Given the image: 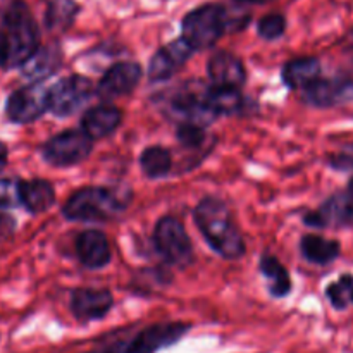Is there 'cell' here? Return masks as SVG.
Returning <instances> with one entry per match:
<instances>
[{"mask_svg": "<svg viewBox=\"0 0 353 353\" xmlns=\"http://www.w3.org/2000/svg\"><path fill=\"white\" fill-rule=\"evenodd\" d=\"M303 223L314 230H341L353 226V192L350 188L340 190L333 193L323 205L316 210H310L303 217Z\"/></svg>", "mask_w": 353, "mask_h": 353, "instance_id": "cell-11", "label": "cell"}, {"mask_svg": "<svg viewBox=\"0 0 353 353\" xmlns=\"http://www.w3.org/2000/svg\"><path fill=\"white\" fill-rule=\"evenodd\" d=\"M190 330L186 323H161L148 326L130 340L107 347L99 353H157L162 348L178 343Z\"/></svg>", "mask_w": 353, "mask_h": 353, "instance_id": "cell-5", "label": "cell"}, {"mask_svg": "<svg viewBox=\"0 0 353 353\" xmlns=\"http://www.w3.org/2000/svg\"><path fill=\"white\" fill-rule=\"evenodd\" d=\"M128 200L116 190L103 186H85L69 195L62 205V214L68 221L81 223H107L117 219L126 210Z\"/></svg>", "mask_w": 353, "mask_h": 353, "instance_id": "cell-3", "label": "cell"}, {"mask_svg": "<svg viewBox=\"0 0 353 353\" xmlns=\"http://www.w3.org/2000/svg\"><path fill=\"white\" fill-rule=\"evenodd\" d=\"M6 61H7V47H6V37H3V31L0 28V68L6 69Z\"/></svg>", "mask_w": 353, "mask_h": 353, "instance_id": "cell-33", "label": "cell"}, {"mask_svg": "<svg viewBox=\"0 0 353 353\" xmlns=\"http://www.w3.org/2000/svg\"><path fill=\"white\" fill-rule=\"evenodd\" d=\"M62 64V50L59 45L50 43L38 48L23 65L21 74L31 83H40L59 71Z\"/></svg>", "mask_w": 353, "mask_h": 353, "instance_id": "cell-19", "label": "cell"}, {"mask_svg": "<svg viewBox=\"0 0 353 353\" xmlns=\"http://www.w3.org/2000/svg\"><path fill=\"white\" fill-rule=\"evenodd\" d=\"M327 165L338 172H353V143L345 145L327 157Z\"/></svg>", "mask_w": 353, "mask_h": 353, "instance_id": "cell-32", "label": "cell"}, {"mask_svg": "<svg viewBox=\"0 0 353 353\" xmlns=\"http://www.w3.org/2000/svg\"><path fill=\"white\" fill-rule=\"evenodd\" d=\"M123 112L110 103L92 107L81 117V130L93 140H102L119 130Z\"/></svg>", "mask_w": 353, "mask_h": 353, "instance_id": "cell-18", "label": "cell"}, {"mask_svg": "<svg viewBox=\"0 0 353 353\" xmlns=\"http://www.w3.org/2000/svg\"><path fill=\"white\" fill-rule=\"evenodd\" d=\"M238 2H247V3H255V2H268V0H238Z\"/></svg>", "mask_w": 353, "mask_h": 353, "instance_id": "cell-37", "label": "cell"}, {"mask_svg": "<svg viewBox=\"0 0 353 353\" xmlns=\"http://www.w3.org/2000/svg\"><path fill=\"white\" fill-rule=\"evenodd\" d=\"M303 102L319 109L347 105L353 102V78H319L302 90Z\"/></svg>", "mask_w": 353, "mask_h": 353, "instance_id": "cell-12", "label": "cell"}, {"mask_svg": "<svg viewBox=\"0 0 353 353\" xmlns=\"http://www.w3.org/2000/svg\"><path fill=\"white\" fill-rule=\"evenodd\" d=\"M95 95V86L86 76L71 74L48 88V112L68 117L78 112Z\"/></svg>", "mask_w": 353, "mask_h": 353, "instance_id": "cell-8", "label": "cell"}, {"mask_svg": "<svg viewBox=\"0 0 353 353\" xmlns=\"http://www.w3.org/2000/svg\"><path fill=\"white\" fill-rule=\"evenodd\" d=\"M154 245L168 264L186 268L193 262L192 240L178 217L164 216L159 219L154 230Z\"/></svg>", "mask_w": 353, "mask_h": 353, "instance_id": "cell-6", "label": "cell"}, {"mask_svg": "<svg viewBox=\"0 0 353 353\" xmlns=\"http://www.w3.org/2000/svg\"><path fill=\"white\" fill-rule=\"evenodd\" d=\"M21 205L30 214H43L55 203V190L47 179H19Z\"/></svg>", "mask_w": 353, "mask_h": 353, "instance_id": "cell-20", "label": "cell"}, {"mask_svg": "<svg viewBox=\"0 0 353 353\" xmlns=\"http://www.w3.org/2000/svg\"><path fill=\"white\" fill-rule=\"evenodd\" d=\"M71 312L79 323L100 321L112 310L114 296L105 288H76L71 293Z\"/></svg>", "mask_w": 353, "mask_h": 353, "instance_id": "cell-15", "label": "cell"}, {"mask_svg": "<svg viewBox=\"0 0 353 353\" xmlns=\"http://www.w3.org/2000/svg\"><path fill=\"white\" fill-rule=\"evenodd\" d=\"M326 299L334 310H347L353 305V274L345 272L326 288Z\"/></svg>", "mask_w": 353, "mask_h": 353, "instance_id": "cell-27", "label": "cell"}, {"mask_svg": "<svg viewBox=\"0 0 353 353\" xmlns=\"http://www.w3.org/2000/svg\"><path fill=\"white\" fill-rule=\"evenodd\" d=\"M140 168L150 179L165 178L172 171V155L162 145L147 147L140 155Z\"/></svg>", "mask_w": 353, "mask_h": 353, "instance_id": "cell-25", "label": "cell"}, {"mask_svg": "<svg viewBox=\"0 0 353 353\" xmlns=\"http://www.w3.org/2000/svg\"><path fill=\"white\" fill-rule=\"evenodd\" d=\"M14 230V221L9 216L0 214V238H2L3 231H12Z\"/></svg>", "mask_w": 353, "mask_h": 353, "instance_id": "cell-34", "label": "cell"}, {"mask_svg": "<svg viewBox=\"0 0 353 353\" xmlns=\"http://www.w3.org/2000/svg\"><path fill=\"white\" fill-rule=\"evenodd\" d=\"M93 138L83 130H68L48 138L41 147V157L54 168H71L81 164L93 150Z\"/></svg>", "mask_w": 353, "mask_h": 353, "instance_id": "cell-7", "label": "cell"}, {"mask_svg": "<svg viewBox=\"0 0 353 353\" xmlns=\"http://www.w3.org/2000/svg\"><path fill=\"white\" fill-rule=\"evenodd\" d=\"M286 31V19L283 14H268V16L261 17L257 23V33L259 37L264 40L272 41L278 40L285 34Z\"/></svg>", "mask_w": 353, "mask_h": 353, "instance_id": "cell-29", "label": "cell"}, {"mask_svg": "<svg viewBox=\"0 0 353 353\" xmlns=\"http://www.w3.org/2000/svg\"><path fill=\"white\" fill-rule=\"evenodd\" d=\"M224 19H226L228 31H240L250 21V12L240 3L233 6H224Z\"/></svg>", "mask_w": 353, "mask_h": 353, "instance_id": "cell-31", "label": "cell"}, {"mask_svg": "<svg viewBox=\"0 0 353 353\" xmlns=\"http://www.w3.org/2000/svg\"><path fill=\"white\" fill-rule=\"evenodd\" d=\"M226 31L223 3H203L190 10L181 21V38L193 50L214 47Z\"/></svg>", "mask_w": 353, "mask_h": 353, "instance_id": "cell-4", "label": "cell"}, {"mask_svg": "<svg viewBox=\"0 0 353 353\" xmlns=\"http://www.w3.org/2000/svg\"><path fill=\"white\" fill-rule=\"evenodd\" d=\"M347 43H348V47L353 48V26H352V30L348 31V34H347Z\"/></svg>", "mask_w": 353, "mask_h": 353, "instance_id": "cell-36", "label": "cell"}, {"mask_svg": "<svg viewBox=\"0 0 353 353\" xmlns=\"http://www.w3.org/2000/svg\"><path fill=\"white\" fill-rule=\"evenodd\" d=\"M48 112V88L40 83H31L9 95L6 116L10 123L30 124Z\"/></svg>", "mask_w": 353, "mask_h": 353, "instance_id": "cell-10", "label": "cell"}, {"mask_svg": "<svg viewBox=\"0 0 353 353\" xmlns=\"http://www.w3.org/2000/svg\"><path fill=\"white\" fill-rule=\"evenodd\" d=\"M79 6L74 0H50L45 10V26L50 31H64L74 23Z\"/></svg>", "mask_w": 353, "mask_h": 353, "instance_id": "cell-26", "label": "cell"}, {"mask_svg": "<svg viewBox=\"0 0 353 353\" xmlns=\"http://www.w3.org/2000/svg\"><path fill=\"white\" fill-rule=\"evenodd\" d=\"M19 205V179L0 178V209H14Z\"/></svg>", "mask_w": 353, "mask_h": 353, "instance_id": "cell-30", "label": "cell"}, {"mask_svg": "<svg viewBox=\"0 0 353 353\" xmlns=\"http://www.w3.org/2000/svg\"><path fill=\"white\" fill-rule=\"evenodd\" d=\"M209 133H207L205 126L195 123H179L176 128V140L188 150H196L205 145Z\"/></svg>", "mask_w": 353, "mask_h": 353, "instance_id": "cell-28", "label": "cell"}, {"mask_svg": "<svg viewBox=\"0 0 353 353\" xmlns=\"http://www.w3.org/2000/svg\"><path fill=\"white\" fill-rule=\"evenodd\" d=\"M300 252L310 264L327 265L333 264L341 255V243L321 234L309 233L300 240Z\"/></svg>", "mask_w": 353, "mask_h": 353, "instance_id": "cell-22", "label": "cell"}, {"mask_svg": "<svg viewBox=\"0 0 353 353\" xmlns=\"http://www.w3.org/2000/svg\"><path fill=\"white\" fill-rule=\"evenodd\" d=\"M7 161H9V150H7L6 145L0 141V172H2L3 168L7 165Z\"/></svg>", "mask_w": 353, "mask_h": 353, "instance_id": "cell-35", "label": "cell"}, {"mask_svg": "<svg viewBox=\"0 0 353 353\" xmlns=\"http://www.w3.org/2000/svg\"><path fill=\"white\" fill-rule=\"evenodd\" d=\"M74 248L83 268L92 269V271L107 268L112 261V247H110L109 238L102 231L86 230L79 233Z\"/></svg>", "mask_w": 353, "mask_h": 353, "instance_id": "cell-16", "label": "cell"}, {"mask_svg": "<svg viewBox=\"0 0 353 353\" xmlns=\"http://www.w3.org/2000/svg\"><path fill=\"white\" fill-rule=\"evenodd\" d=\"M207 99L217 116H231L243 110L245 99L240 88L234 86H207Z\"/></svg>", "mask_w": 353, "mask_h": 353, "instance_id": "cell-24", "label": "cell"}, {"mask_svg": "<svg viewBox=\"0 0 353 353\" xmlns=\"http://www.w3.org/2000/svg\"><path fill=\"white\" fill-rule=\"evenodd\" d=\"M207 72H209V78L212 79V85L241 88L247 81V71H245L243 62L233 52H216L209 59Z\"/></svg>", "mask_w": 353, "mask_h": 353, "instance_id": "cell-17", "label": "cell"}, {"mask_svg": "<svg viewBox=\"0 0 353 353\" xmlns=\"http://www.w3.org/2000/svg\"><path fill=\"white\" fill-rule=\"evenodd\" d=\"M141 74L143 71L138 62H117L100 78L99 85L95 86L97 97L102 100H116L130 95L140 83Z\"/></svg>", "mask_w": 353, "mask_h": 353, "instance_id": "cell-13", "label": "cell"}, {"mask_svg": "<svg viewBox=\"0 0 353 353\" xmlns=\"http://www.w3.org/2000/svg\"><path fill=\"white\" fill-rule=\"evenodd\" d=\"M193 219L209 247L226 261H238L245 255L243 234L236 226L233 212L217 196H203L193 210Z\"/></svg>", "mask_w": 353, "mask_h": 353, "instance_id": "cell-1", "label": "cell"}, {"mask_svg": "<svg viewBox=\"0 0 353 353\" xmlns=\"http://www.w3.org/2000/svg\"><path fill=\"white\" fill-rule=\"evenodd\" d=\"M0 28L6 37V69L21 68L40 48V30L24 0H9L2 10Z\"/></svg>", "mask_w": 353, "mask_h": 353, "instance_id": "cell-2", "label": "cell"}, {"mask_svg": "<svg viewBox=\"0 0 353 353\" xmlns=\"http://www.w3.org/2000/svg\"><path fill=\"white\" fill-rule=\"evenodd\" d=\"M193 48L183 38L172 40L159 48L148 64V78L150 81L159 83L172 78L193 55Z\"/></svg>", "mask_w": 353, "mask_h": 353, "instance_id": "cell-14", "label": "cell"}, {"mask_svg": "<svg viewBox=\"0 0 353 353\" xmlns=\"http://www.w3.org/2000/svg\"><path fill=\"white\" fill-rule=\"evenodd\" d=\"M323 65L317 57H296L283 65L281 78L288 88L303 90L321 78Z\"/></svg>", "mask_w": 353, "mask_h": 353, "instance_id": "cell-21", "label": "cell"}, {"mask_svg": "<svg viewBox=\"0 0 353 353\" xmlns=\"http://www.w3.org/2000/svg\"><path fill=\"white\" fill-rule=\"evenodd\" d=\"M259 271L268 281L269 293L272 299H285L292 292V278L285 265L274 255H264L259 262Z\"/></svg>", "mask_w": 353, "mask_h": 353, "instance_id": "cell-23", "label": "cell"}, {"mask_svg": "<svg viewBox=\"0 0 353 353\" xmlns=\"http://www.w3.org/2000/svg\"><path fill=\"white\" fill-rule=\"evenodd\" d=\"M347 188H350L352 192H353V176L350 178V181H348V186H347Z\"/></svg>", "mask_w": 353, "mask_h": 353, "instance_id": "cell-38", "label": "cell"}, {"mask_svg": "<svg viewBox=\"0 0 353 353\" xmlns=\"http://www.w3.org/2000/svg\"><path fill=\"white\" fill-rule=\"evenodd\" d=\"M169 110L176 121L179 123H195L202 126H209L217 119V114L210 107L207 99V86L200 85H185L183 88L176 90L168 103Z\"/></svg>", "mask_w": 353, "mask_h": 353, "instance_id": "cell-9", "label": "cell"}]
</instances>
